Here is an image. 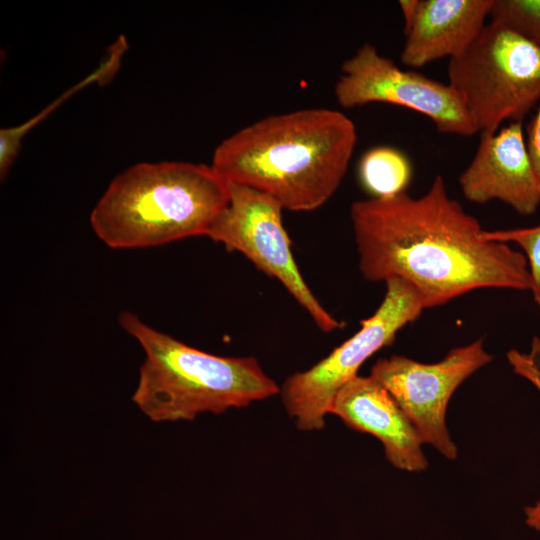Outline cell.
<instances>
[{"mask_svg": "<svg viewBox=\"0 0 540 540\" xmlns=\"http://www.w3.org/2000/svg\"><path fill=\"white\" fill-rule=\"evenodd\" d=\"M492 359L479 339L452 349L436 363H420L401 355L379 359L370 376L390 393L424 443L455 459L457 447L445 421L449 400L468 377Z\"/></svg>", "mask_w": 540, "mask_h": 540, "instance_id": "cell-9", "label": "cell"}, {"mask_svg": "<svg viewBox=\"0 0 540 540\" xmlns=\"http://www.w3.org/2000/svg\"><path fill=\"white\" fill-rule=\"evenodd\" d=\"M489 18L540 48V0H494Z\"/></svg>", "mask_w": 540, "mask_h": 540, "instance_id": "cell-14", "label": "cell"}, {"mask_svg": "<svg viewBox=\"0 0 540 540\" xmlns=\"http://www.w3.org/2000/svg\"><path fill=\"white\" fill-rule=\"evenodd\" d=\"M459 185L471 202L499 200L521 215L534 214L540 204V186L522 123L512 122L493 134L481 135L472 161L459 177Z\"/></svg>", "mask_w": 540, "mask_h": 540, "instance_id": "cell-10", "label": "cell"}, {"mask_svg": "<svg viewBox=\"0 0 540 540\" xmlns=\"http://www.w3.org/2000/svg\"><path fill=\"white\" fill-rule=\"evenodd\" d=\"M356 142L344 113L306 108L238 130L216 147L210 165L227 183L264 192L283 209L312 211L338 189Z\"/></svg>", "mask_w": 540, "mask_h": 540, "instance_id": "cell-2", "label": "cell"}, {"mask_svg": "<svg viewBox=\"0 0 540 540\" xmlns=\"http://www.w3.org/2000/svg\"><path fill=\"white\" fill-rule=\"evenodd\" d=\"M418 1L419 0H400L399 6L401 8V12L404 19V33L410 28L412 25L416 12L418 7Z\"/></svg>", "mask_w": 540, "mask_h": 540, "instance_id": "cell-18", "label": "cell"}, {"mask_svg": "<svg viewBox=\"0 0 540 540\" xmlns=\"http://www.w3.org/2000/svg\"><path fill=\"white\" fill-rule=\"evenodd\" d=\"M509 361L515 371L529 379L540 392V342L532 343V351L528 355L513 351L509 356ZM526 524L540 531V500L532 506L524 508Z\"/></svg>", "mask_w": 540, "mask_h": 540, "instance_id": "cell-16", "label": "cell"}, {"mask_svg": "<svg viewBox=\"0 0 540 540\" xmlns=\"http://www.w3.org/2000/svg\"><path fill=\"white\" fill-rule=\"evenodd\" d=\"M118 322L145 353L132 401L153 422L190 421L204 412L221 414L280 392L254 357L201 351L130 311H123Z\"/></svg>", "mask_w": 540, "mask_h": 540, "instance_id": "cell-4", "label": "cell"}, {"mask_svg": "<svg viewBox=\"0 0 540 540\" xmlns=\"http://www.w3.org/2000/svg\"><path fill=\"white\" fill-rule=\"evenodd\" d=\"M483 237L493 242L514 243L523 250L532 280L530 291L533 301L540 307V225L528 228L484 230Z\"/></svg>", "mask_w": 540, "mask_h": 540, "instance_id": "cell-15", "label": "cell"}, {"mask_svg": "<svg viewBox=\"0 0 540 540\" xmlns=\"http://www.w3.org/2000/svg\"><path fill=\"white\" fill-rule=\"evenodd\" d=\"M358 175L372 197L383 198L405 192L411 180L412 167L400 150L379 146L369 149L362 156Z\"/></svg>", "mask_w": 540, "mask_h": 540, "instance_id": "cell-13", "label": "cell"}, {"mask_svg": "<svg viewBox=\"0 0 540 540\" xmlns=\"http://www.w3.org/2000/svg\"><path fill=\"white\" fill-rule=\"evenodd\" d=\"M526 147L540 186V102L527 129Z\"/></svg>", "mask_w": 540, "mask_h": 540, "instance_id": "cell-17", "label": "cell"}, {"mask_svg": "<svg viewBox=\"0 0 540 540\" xmlns=\"http://www.w3.org/2000/svg\"><path fill=\"white\" fill-rule=\"evenodd\" d=\"M385 283L383 301L361 321L360 330L310 369L284 381L280 388L282 401L298 429H322L337 392L358 375L369 357L391 344L397 332L425 309L417 290L406 281L392 278Z\"/></svg>", "mask_w": 540, "mask_h": 540, "instance_id": "cell-6", "label": "cell"}, {"mask_svg": "<svg viewBox=\"0 0 540 540\" xmlns=\"http://www.w3.org/2000/svg\"><path fill=\"white\" fill-rule=\"evenodd\" d=\"M228 199V183L211 165L143 162L110 182L90 224L111 249L161 246L206 236Z\"/></svg>", "mask_w": 540, "mask_h": 540, "instance_id": "cell-3", "label": "cell"}, {"mask_svg": "<svg viewBox=\"0 0 540 540\" xmlns=\"http://www.w3.org/2000/svg\"><path fill=\"white\" fill-rule=\"evenodd\" d=\"M228 188V202L206 236L240 252L260 271L277 279L323 332L342 328L343 323L323 307L303 279L278 201L248 186L228 183Z\"/></svg>", "mask_w": 540, "mask_h": 540, "instance_id": "cell-7", "label": "cell"}, {"mask_svg": "<svg viewBox=\"0 0 540 540\" xmlns=\"http://www.w3.org/2000/svg\"><path fill=\"white\" fill-rule=\"evenodd\" d=\"M350 217L363 277L406 281L425 309L481 288L531 290L524 254L485 240L441 175L419 197L402 192L355 201Z\"/></svg>", "mask_w": 540, "mask_h": 540, "instance_id": "cell-1", "label": "cell"}, {"mask_svg": "<svg viewBox=\"0 0 540 540\" xmlns=\"http://www.w3.org/2000/svg\"><path fill=\"white\" fill-rule=\"evenodd\" d=\"M330 413L349 428L375 436L396 468L421 472L428 466L419 432L390 393L370 375H357L335 395Z\"/></svg>", "mask_w": 540, "mask_h": 540, "instance_id": "cell-11", "label": "cell"}, {"mask_svg": "<svg viewBox=\"0 0 540 540\" xmlns=\"http://www.w3.org/2000/svg\"><path fill=\"white\" fill-rule=\"evenodd\" d=\"M449 84L461 96L480 135L505 120L521 122L540 102V48L495 22L448 65Z\"/></svg>", "mask_w": 540, "mask_h": 540, "instance_id": "cell-5", "label": "cell"}, {"mask_svg": "<svg viewBox=\"0 0 540 540\" xmlns=\"http://www.w3.org/2000/svg\"><path fill=\"white\" fill-rule=\"evenodd\" d=\"M341 71L334 95L343 108L389 103L426 116L440 133H477L461 96L449 83L398 67L370 43H364L347 59Z\"/></svg>", "mask_w": 540, "mask_h": 540, "instance_id": "cell-8", "label": "cell"}, {"mask_svg": "<svg viewBox=\"0 0 540 540\" xmlns=\"http://www.w3.org/2000/svg\"><path fill=\"white\" fill-rule=\"evenodd\" d=\"M494 0H419L415 19L404 33V65L418 68L457 57L485 27Z\"/></svg>", "mask_w": 540, "mask_h": 540, "instance_id": "cell-12", "label": "cell"}]
</instances>
